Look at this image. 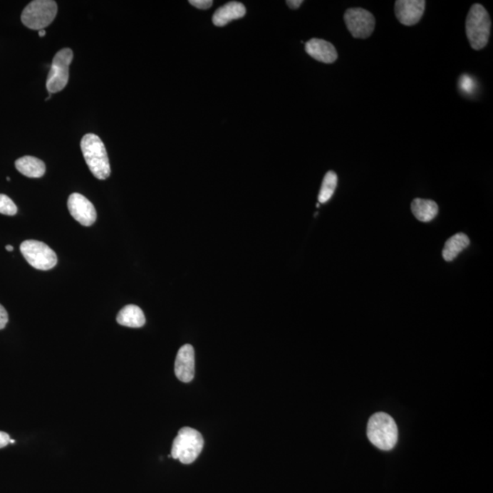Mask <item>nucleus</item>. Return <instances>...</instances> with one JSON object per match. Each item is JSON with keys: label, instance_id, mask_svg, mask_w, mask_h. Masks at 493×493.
Listing matches in <instances>:
<instances>
[{"label": "nucleus", "instance_id": "f257e3e1", "mask_svg": "<svg viewBox=\"0 0 493 493\" xmlns=\"http://www.w3.org/2000/svg\"><path fill=\"white\" fill-rule=\"evenodd\" d=\"M81 149L93 176L100 180L108 178L111 174V167L105 144L99 136L93 134L84 135L81 142Z\"/></svg>", "mask_w": 493, "mask_h": 493}, {"label": "nucleus", "instance_id": "f03ea898", "mask_svg": "<svg viewBox=\"0 0 493 493\" xmlns=\"http://www.w3.org/2000/svg\"><path fill=\"white\" fill-rule=\"evenodd\" d=\"M491 18L484 6L473 4L466 19L467 38L473 50L479 51L485 48L491 35Z\"/></svg>", "mask_w": 493, "mask_h": 493}, {"label": "nucleus", "instance_id": "7ed1b4c3", "mask_svg": "<svg viewBox=\"0 0 493 493\" xmlns=\"http://www.w3.org/2000/svg\"><path fill=\"white\" fill-rule=\"evenodd\" d=\"M368 437L373 445L382 450H391L397 444L398 430L393 417L389 415L376 413L370 417Z\"/></svg>", "mask_w": 493, "mask_h": 493}, {"label": "nucleus", "instance_id": "20e7f679", "mask_svg": "<svg viewBox=\"0 0 493 493\" xmlns=\"http://www.w3.org/2000/svg\"><path fill=\"white\" fill-rule=\"evenodd\" d=\"M203 447L202 435L191 427H183L173 441L171 457L181 463L191 464L199 456Z\"/></svg>", "mask_w": 493, "mask_h": 493}, {"label": "nucleus", "instance_id": "39448f33", "mask_svg": "<svg viewBox=\"0 0 493 493\" xmlns=\"http://www.w3.org/2000/svg\"><path fill=\"white\" fill-rule=\"evenodd\" d=\"M57 11V3L53 0H35L24 9L21 21L31 30H44L54 21Z\"/></svg>", "mask_w": 493, "mask_h": 493}, {"label": "nucleus", "instance_id": "423d86ee", "mask_svg": "<svg viewBox=\"0 0 493 493\" xmlns=\"http://www.w3.org/2000/svg\"><path fill=\"white\" fill-rule=\"evenodd\" d=\"M21 251L28 264L37 270H51L57 264L56 253L43 242L33 239L22 242Z\"/></svg>", "mask_w": 493, "mask_h": 493}, {"label": "nucleus", "instance_id": "0eeeda50", "mask_svg": "<svg viewBox=\"0 0 493 493\" xmlns=\"http://www.w3.org/2000/svg\"><path fill=\"white\" fill-rule=\"evenodd\" d=\"M73 59V53L71 48H63L55 54L47 79L48 93H59L67 85L69 82V67Z\"/></svg>", "mask_w": 493, "mask_h": 493}, {"label": "nucleus", "instance_id": "6e6552de", "mask_svg": "<svg viewBox=\"0 0 493 493\" xmlns=\"http://www.w3.org/2000/svg\"><path fill=\"white\" fill-rule=\"evenodd\" d=\"M343 19L353 38H368L375 30V19L371 12L364 9H348Z\"/></svg>", "mask_w": 493, "mask_h": 493}, {"label": "nucleus", "instance_id": "1a4fd4ad", "mask_svg": "<svg viewBox=\"0 0 493 493\" xmlns=\"http://www.w3.org/2000/svg\"><path fill=\"white\" fill-rule=\"evenodd\" d=\"M68 209L73 219L81 225L90 227L96 222L95 207L89 199L79 193L71 194L68 199Z\"/></svg>", "mask_w": 493, "mask_h": 493}, {"label": "nucleus", "instance_id": "9d476101", "mask_svg": "<svg viewBox=\"0 0 493 493\" xmlns=\"http://www.w3.org/2000/svg\"><path fill=\"white\" fill-rule=\"evenodd\" d=\"M425 8L424 0H398L395 3V14L402 25L413 26L422 18Z\"/></svg>", "mask_w": 493, "mask_h": 493}, {"label": "nucleus", "instance_id": "9b49d317", "mask_svg": "<svg viewBox=\"0 0 493 493\" xmlns=\"http://www.w3.org/2000/svg\"><path fill=\"white\" fill-rule=\"evenodd\" d=\"M175 374L181 382L190 383L194 375V351L192 346L185 345L180 350L175 362Z\"/></svg>", "mask_w": 493, "mask_h": 493}, {"label": "nucleus", "instance_id": "f8f14e48", "mask_svg": "<svg viewBox=\"0 0 493 493\" xmlns=\"http://www.w3.org/2000/svg\"><path fill=\"white\" fill-rule=\"evenodd\" d=\"M306 51L314 60L323 63H333L338 58L336 47L331 42L321 38H311L307 41Z\"/></svg>", "mask_w": 493, "mask_h": 493}, {"label": "nucleus", "instance_id": "ddd939ff", "mask_svg": "<svg viewBox=\"0 0 493 493\" xmlns=\"http://www.w3.org/2000/svg\"><path fill=\"white\" fill-rule=\"evenodd\" d=\"M246 9L242 3L232 1L220 6L213 16V24L217 27H224L230 21L244 17Z\"/></svg>", "mask_w": 493, "mask_h": 493}, {"label": "nucleus", "instance_id": "4468645a", "mask_svg": "<svg viewBox=\"0 0 493 493\" xmlns=\"http://www.w3.org/2000/svg\"><path fill=\"white\" fill-rule=\"evenodd\" d=\"M116 321L120 326L130 328H140L145 326V316L140 307L129 304L119 311Z\"/></svg>", "mask_w": 493, "mask_h": 493}, {"label": "nucleus", "instance_id": "2eb2a0df", "mask_svg": "<svg viewBox=\"0 0 493 493\" xmlns=\"http://www.w3.org/2000/svg\"><path fill=\"white\" fill-rule=\"evenodd\" d=\"M16 168L22 175L31 178H40L46 171V165L41 159L34 157H24L15 162Z\"/></svg>", "mask_w": 493, "mask_h": 493}, {"label": "nucleus", "instance_id": "dca6fc26", "mask_svg": "<svg viewBox=\"0 0 493 493\" xmlns=\"http://www.w3.org/2000/svg\"><path fill=\"white\" fill-rule=\"evenodd\" d=\"M412 213L421 222H430L439 213V206L433 200L416 199L411 203Z\"/></svg>", "mask_w": 493, "mask_h": 493}, {"label": "nucleus", "instance_id": "f3484780", "mask_svg": "<svg viewBox=\"0 0 493 493\" xmlns=\"http://www.w3.org/2000/svg\"><path fill=\"white\" fill-rule=\"evenodd\" d=\"M469 245V237L464 233H457V234L447 239L444 246L442 256L446 261H452L462 252L464 249L468 248Z\"/></svg>", "mask_w": 493, "mask_h": 493}, {"label": "nucleus", "instance_id": "a211bd4d", "mask_svg": "<svg viewBox=\"0 0 493 493\" xmlns=\"http://www.w3.org/2000/svg\"><path fill=\"white\" fill-rule=\"evenodd\" d=\"M337 182H338V177H337V175L335 172H327L326 176L323 177L319 196H318L319 203L324 204L328 202L331 197H333V193H335Z\"/></svg>", "mask_w": 493, "mask_h": 493}, {"label": "nucleus", "instance_id": "6ab92c4d", "mask_svg": "<svg viewBox=\"0 0 493 493\" xmlns=\"http://www.w3.org/2000/svg\"><path fill=\"white\" fill-rule=\"evenodd\" d=\"M18 212L15 203L4 194H0V213L6 216H14Z\"/></svg>", "mask_w": 493, "mask_h": 493}, {"label": "nucleus", "instance_id": "aec40b11", "mask_svg": "<svg viewBox=\"0 0 493 493\" xmlns=\"http://www.w3.org/2000/svg\"><path fill=\"white\" fill-rule=\"evenodd\" d=\"M474 84H475L474 80H472V78H470L468 76H462V77L460 78V81H459L460 89L462 90V92H464V93H472L475 88Z\"/></svg>", "mask_w": 493, "mask_h": 493}, {"label": "nucleus", "instance_id": "412c9836", "mask_svg": "<svg viewBox=\"0 0 493 493\" xmlns=\"http://www.w3.org/2000/svg\"><path fill=\"white\" fill-rule=\"evenodd\" d=\"M190 3L199 9H209L213 4L212 0H190Z\"/></svg>", "mask_w": 493, "mask_h": 493}, {"label": "nucleus", "instance_id": "4be33fe9", "mask_svg": "<svg viewBox=\"0 0 493 493\" xmlns=\"http://www.w3.org/2000/svg\"><path fill=\"white\" fill-rule=\"evenodd\" d=\"M8 322V313H6L5 308L0 304V330L4 329Z\"/></svg>", "mask_w": 493, "mask_h": 493}, {"label": "nucleus", "instance_id": "5701e85b", "mask_svg": "<svg viewBox=\"0 0 493 493\" xmlns=\"http://www.w3.org/2000/svg\"><path fill=\"white\" fill-rule=\"evenodd\" d=\"M9 440H11V437H9L8 433L0 431V449L8 446L9 444Z\"/></svg>", "mask_w": 493, "mask_h": 493}, {"label": "nucleus", "instance_id": "b1692460", "mask_svg": "<svg viewBox=\"0 0 493 493\" xmlns=\"http://www.w3.org/2000/svg\"><path fill=\"white\" fill-rule=\"evenodd\" d=\"M286 3L291 9H297L298 8H300L301 5L303 4V0H288Z\"/></svg>", "mask_w": 493, "mask_h": 493}, {"label": "nucleus", "instance_id": "393cba45", "mask_svg": "<svg viewBox=\"0 0 493 493\" xmlns=\"http://www.w3.org/2000/svg\"><path fill=\"white\" fill-rule=\"evenodd\" d=\"M6 249L8 251H13V249H14V248H13V246H11V245H6Z\"/></svg>", "mask_w": 493, "mask_h": 493}, {"label": "nucleus", "instance_id": "a878e982", "mask_svg": "<svg viewBox=\"0 0 493 493\" xmlns=\"http://www.w3.org/2000/svg\"><path fill=\"white\" fill-rule=\"evenodd\" d=\"M45 35H46V31L44 30H41L38 32V36H40V37H44Z\"/></svg>", "mask_w": 493, "mask_h": 493}, {"label": "nucleus", "instance_id": "bb28decb", "mask_svg": "<svg viewBox=\"0 0 493 493\" xmlns=\"http://www.w3.org/2000/svg\"><path fill=\"white\" fill-rule=\"evenodd\" d=\"M16 442L15 440H12L11 437V440H9V443L14 444Z\"/></svg>", "mask_w": 493, "mask_h": 493}]
</instances>
